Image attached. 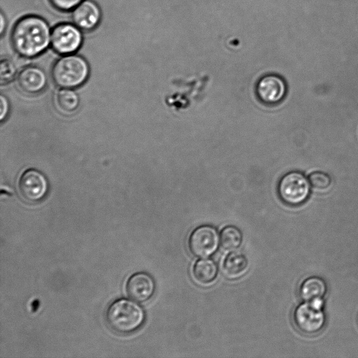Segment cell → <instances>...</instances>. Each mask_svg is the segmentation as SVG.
Listing matches in <instances>:
<instances>
[{
    "label": "cell",
    "mask_w": 358,
    "mask_h": 358,
    "mask_svg": "<svg viewBox=\"0 0 358 358\" xmlns=\"http://www.w3.org/2000/svg\"><path fill=\"white\" fill-rule=\"evenodd\" d=\"M241 231L236 227L227 226L220 234V244L227 251H233L238 248L242 242Z\"/></svg>",
    "instance_id": "17"
},
{
    "label": "cell",
    "mask_w": 358,
    "mask_h": 358,
    "mask_svg": "<svg viewBox=\"0 0 358 358\" xmlns=\"http://www.w3.org/2000/svg\"><path fill=\"white\" fill-rule=\"evenodd\" d=\"M48 22L37 15H26L18 20L10 33L13 50L24 57H34L43 52L51 42Z\"/></svg>",
    "instance_id": "1"
},
{
    "label": "cell",
    "mask_w": 358,
    "mask_h": 358,
    "mask_svg": "<svg viewBox=\"0 0 358 358\" xmlns=\"http://www.w3.org/2000/svg\"><path fill=\"white\" fill-rule=\"evenodd\" d=\"M101 18L99 6L92 0H83L72 12V20L75 25L83 31L94 29Z\"/></svg>",
    "instance_id": "11"
},
{
    "label": "cell",
    "mask_w": 358,
    "mask_h": 358,
    "mask_svg": "<svg viewBox=\"0 0 358 358\" xmlns=\"http://www.w3.org/2000/svg\"><path fill=\"white\" fill-rule=\"evenodd\" d=\"M0 17H1L0 34H1V35H2L3 34L5 28H6V22L5 17L2 13H1Z\"/></svg>",
    "instance_id": "22"
},
{
    "label": "cell",
    "mask_w": 358,
    "mask_h": 358,
    "mask_svg": "<svg viewBox=\"0 0 358 358\" xmlns=\"http://www.w3.org/2000/svg\"><path fill=\"white\" fill-rule=\"evenodd\" d=\"M17 191L22 199L29 203L42 200L48 193V182L39 171L29 169L23 171L17 180Z\"/></svg>",
    "instance_id": "6"
},
{
    "label": "cell",
    "mask_w": 358,
    "mask_h": 358,
    "mask_svg": "<svg viewBox=\"0 0 358 358\" xmlns=\"http://www.w3.org/2000/svg\"><path fill=\"white\" fill-rule=\"evenodd\" d=\"M83 43V34L76 25L71 23H60L51 31L50 45L60 55L73 54Z\"/></svg>",
    "instance_id": "7"
},
{
    "label": "cell",
    "mask_w": 358,
    "mask_h": 358,
    "mask_svg": "<svg viewBox=\"0 0 358 358\" xmlns=\"http://www.w3.org/2000/svg\"><path fill=\"white\" fill-rule=\"evenodd\" d=\"M106 318L113 330L120 334H129L141 327L145 320V313L136 302L120 299L108 306Z\"/></svg>",
    "instance_id": "2"
},
{
    "label": "cell",
    "mask_w": 358,
    "mask_h": 358,
    "mask_svg": "<svg viewBox=\"0 0 358 358\" xmlns=\"http://www.w3.org/2000/svg\"><path fill=\"white\" fill-rule=\"evenodd\" d=\"M45 71L36 66L23 68L17 74L16 83L18 89L26 94H36L43 91L47 85Z\"/></svg>",
    "instance_id": "10"
},
{
    "label": "cell",
    "mask_w": 358,
    "mask_h": 358,
    "mask_svg": "<svg viewBox=\"0 0 358 358\" xmlns=\"http://www.w3.org/2000/svg\"><path fill=\"white\" fill-rule=\"evenodd\" d=\"M310 185L317 189H325L331 183V177L326 173L322 171H314L308 176Z\"/></svg>",
    "instance_id": "18"
},
{
    "label": "cell",
    "mask_w": 358,
    "mask_h": 358,
    "mask_svg": "<svg viewBox=\"0 0 358 358\" xmlns=\"http://www.w3.org/2000/svg\"><path fill=\"white\" fill-rule=\"evenodd\" d=\"M16 74V67L14 63L4 58L1 60L0 63V80L1 84L10 82Z\"/></svg>",
    "instance_id": "19"
},
{
    "label": "cell",
    "mask_w": 358,
    "mask_h": 358,
    "mask_svg": "<svg viewBox=\"0 0 358 358\" xmlns=\"http://www.w3.org/2000/svg\"><path fill=\"white\" fill-rule=\"evenodd\" d=\"M126 288L129 296L132 299L138 302H145L153 295L155 285L149 274L138 272L129 278Z\"/></svg>",
    "instance_id": "12"
},
{
    "label": "cell",
    "mask_w": 358,
    "mask_h": 358,
    "mask_svg": "<svg viewBox=\"0 0 358 358\" xmlns=\"http://www.w3.org/2000/svg\"><path fill=\"white\" fill-rule=\"evenodd\" d=\"M323 306V299L303 301L299 304L293 313V321L297 329L309 336L320 333L326 323Z\"/></svg>",
    "instance_id": "4"
},
{
    "label": "cell",
    "mask_w": 358,
    "mask_h": 358,
    "mask_svg": "<svg viewBox=\"0 0 358 358\" xmlns=\"http://www.w3.org/2000/svg\"><path fill=\"white\" fill-rule=\"evenodd\" d=\"M55 105L59 112L64 115H72L78 108L80 99L73 90L64 88L58 90L55 95Z\"/></svg>",
    "instance_id": "15"
},
{
    "label": "cell",
    "mask_w": 358,
    "mask_h": 358,
    "mask_svg": "<svg viewBox=\"0 0 358 358\" xmlns=\"http://www.w3.org/2000/svg\"><path fill=\"white\" fill-rule=\"evenodd\" d=\"M327 291L325 281L318 276H310L304 279L299 289L300 297L303 301L323 299Z\"/></svg>",
    "instance_id": "14"
},
{
    "label": "cell",
    "mask_w": 358,
    "mask_h": 358,
    "mask_svg": "<svg viewBox=\"0 0 358 358\" xmlns=\"http://www.w3.org/2000/svg\"><path fill=\"white\" fill-rule=\"evenodd\" d=\"M90 66L81 56L69 54L58 59L53 64L51 76L53 81L63 88L81 85L87 78Z\"/></svg>",
    "instance_id": "3"
},
{
    "label": "cell",
    "mask_w": 358,
    "mask_h": 358,
    "mask_svg": "<svg viewBox=\"0 0 358 358\" xmlns=\"http://www.w3.org/2000/svg\"><path fill=\"white\" fill-rule=\"evenodd\" d=\"M1 103V113H0V120L1 121H3L8 114L9 112V103L6 96L3 94L1 95L0 98Z\"/></svg>",
    "instance_id": "21"
},
{
    "label": "cell",
    "mask_w": 358,
    "mask_h": 358,
    "mask_svg": "<svg viewBox=\"0 0 358 358\" xmlns=\"http://www.w3.org/2000/svg\"><path fill=\"white\" fill-rule=\"evenodd\" d=\"M248 259L245 254L239 251H232L224 258L222 270L226 278L230 280L240 278L247 272Z\"/></svg>",
    "instance_id": "13"
},
{
    "label": "cell",
    "mask_w": 358,
    "mask_h": 358,
    "mask_svg": "<svg viewBox=\"0 0 358 358\" xmlns=\"http://www.w3.org/2000/svg\"><path fill=\"white\" fill-rule=\"evenodd\" d=\"M308 178L299 171L285 174L280 180L278 192L280 199L287 205L299 206L304 203L310 193Z\"/></svg>",
    "instance_id": "5"
},
{
    "label": "cell",
    "mask_w": 358,
    "mask_h": 358,
    "mask_svg": "<svg viewBox=\"0 0 358 358\" xmlns=\"http://www.w3.org/2000/svg\"><path fill=\"white\" fill-rule=\"evenodd\" d=\"M258 99L266 105L280 103L286 96L287 87L285 80L276 74L262 76L255 87Z\"/></svg>",
    "instance_id": "9"
},
{
    "label": "cell",
    "mask_w": 358,
    "mask_h": 358,
    "mask_svg": "<svg viewBox=\"0 0 358 358\" xmlns=\"http://www.w3.org/2000/svg\"><path fill=\"white\" fill-rule=\"evenodd\" d=\"M83 0H49L51 5L62 11H68L76 8Z\"/></svg>",
    "instance_id": "20"
},
{
    "label": "cell",
    "mask_w": 358,
    "mask_h": 358,
    "mask_svg": "<svg viewBox=\"0 0 358 358\" xmlns=\"http://www.w3.org/2000/svg\"><path fill=\"white\" fill-rule=\"evenodd\" d=\"M216 263L210 259H201L196 261L192 268L194 280L201 285L211 283L217 275Z\"/></svg>",
    "instance_id": "16"
},
{
    "label": "cell",
    "mask_w": 358,
    "mask_h": 358,
    "mask_svg": "<svg viewBox=\"0 0 358 358\" xmlns=\"http://www.w3.org/2000/svg\"><path fill=\"white\" fill-rule=\"evenodd\" d=\"M220 235L215 227L201 225L195 228L189 235L188 245L190 252L198 257H208L217 250Z\"/></svg>",
    "instance_id": "8"
}]
</instances>
